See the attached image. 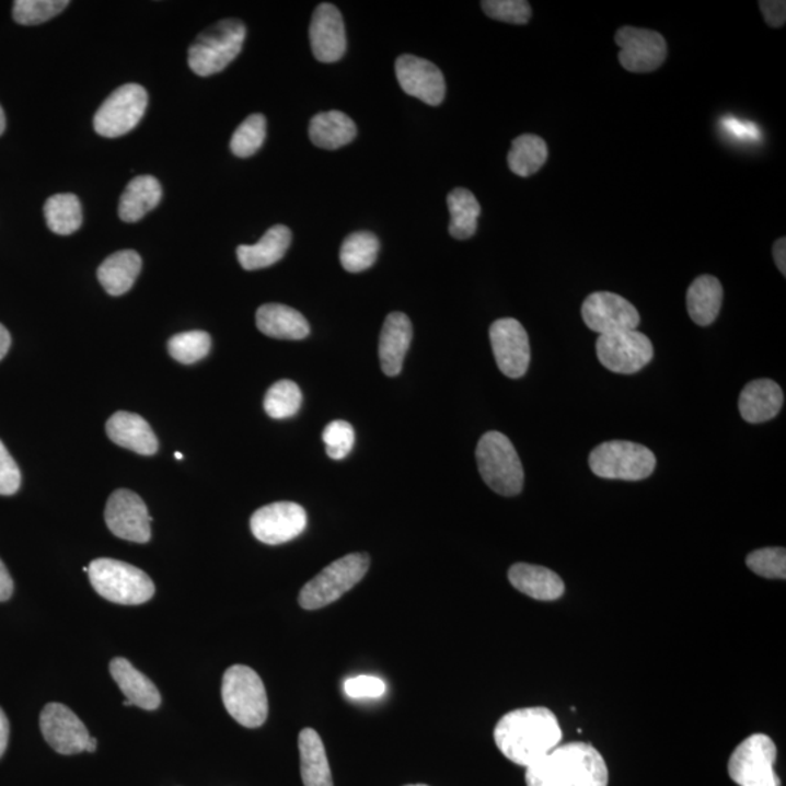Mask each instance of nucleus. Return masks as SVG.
<instances>
[{"mask_svg": "<svg viewBox=\"0 0 786 786\" xmlns=\"http://www.w3.org/2000/svg\"><path fill=\"white\" fill-rule=\"evenodd\" d=\"M494 740L509 761L529 767L558 748L563 730L551 709L536 706L505 715L494 730Z\"/></svg>", "mask_w": 786, "mask_h": 786, "instance_id": "1", "label": "nucleus"}, {"mask_svg": "<svg viewBox=\"0 0 786 786\" xmlns=\"http://www.w3.org/2000/svg\"><path fill=\"white\" fill-rule=\"evenodd\" d=\"M528 786H608L606 762L598 749L574 741L525 767Z\"/></svg>", "mask_w": 786, "mask_h": 786, "instance_id": "2", "label": "nucleus"}, {"mask_svg": "<svg viewBox=\"0 0 786 786\" xmlns=\"http://www.w3.org/2000/svg\"><path fill=\"white\" fill-rule=\"evenodd\" d=\"M476 462L484 483L494 493L505 497H515L522 493V461L509 437L500 431L485 432L476 446Z\"/></svg>", "mask_w": 786, "mask_h": 786, "instance_id": "3", "label": "nucleus"}, {"mask_svg": "<svg viewBox=\"0 0 786 786\" xmlns=\"http://www.w3.org/2000/svg\"><path fill=\"white\" fill-rule=\"evenodd\" d=\"M246 28L240 20H223L203 31L188 51L189 69L198 77L222 72L244 46Z\"/></svg>", "mask_w": 786, "mask_h": 786, "instance_id": "4", "label": "nucleus"}, {"mask_svg": "<svg viewBox=\"0 0 786 786\" xmlns=\"http://www.w3.org/2000/svg\"><path fill=\"white\" fill-rule=\"evenodd\" d=\"M88 576L96 593L113 603L137 606L149 602L154 594V585L148 574L123 560H92Z\"/></svg>", "mask_w": 786, "mask_h": 786, "instance_id": "5", "label": "nucleus"}, {"mask_svg": "<svg viewBox=\"0 0 786 786\" xmlns=\"http://www.w3.org/2000/svg\"><path fill=\"white\" fill-rule=\"evenodd\" d=\"M222 700L231 717L246 728L262 727L268 717L267 692L251 667L236 664L223 675Z\"/></svg>", "mask_w": 786, "mask_h": 786, "instance_id": "6", "label": "nucleus"}, {"mask_svg": "<svg viewBox=\"0 0 786 786\" xmlns=\"http://www.w3.org/2000/svg\"><path fill=\"white\" fill-rule=\"evenodd\" d=\"M369 567L368 554H350L334 560L300 590V606L307 611L328 606L359 585Z\"/></svg>", "mask_w": 786, "mask_h": 786, "instance_id": "7", "label": "nucleus"}, {"mask_svg": "<svg viewBox=\"0 0 786 786\" xmlns=\"http://www.w3.org/2000/svg\"><path fill=\"white\" fill-rule=\"evenodd\" d=\"M590 470L600 478L641 481L656 470L655 453L633 441L612 440L590 453Z\"/></svg>", "mask_w": 786, "mask_h": 786, "instance_id": "8", "label": "nucleus"}, {"mask_svg": "<svg viewBox=\"0 0 786 786\" xmlns=\"http://www.w3.org/2000/svg\"><path fill=\"white\" fill-rule=\"evenodd\" d=\"M776 754V744L770 736H750L732 752L728 774L739 786H781L774 770Z\"/></svg>", "mask_w": 786, "mask_h": 786, "instance_id": "9", "label": "nucleus"}, {"mask_svg": "<svg viewBox=\"0 0 786 786\" xmlns=\"http://www.w3.org/2000/svg\"><path fill=\"white\" fill-rule=\"evenodd\" d=\"M148 108V92L136 83L117 88L95 114L94 127L100 136L122 137L130 132Z\"/></svg>", "mask_w": 786, "mask_h": 786, "instance_id": "10", "label": "nucleus"}, {"mask_svg": "<svg viewBox=\"0 0 786 786\" xmlns=\"http://www.w3.org/2000/svg\"><path fill=\"white\" fill-rule=\"evenodd\" d=\"M39 728L48 745L57 753L70 756L82 752L94 753L99 741L91 737L85 724L68 706L48 704L39 715Z\"/></svg>", "mask_w": 786, "mask_h": 786, "instance_id": "11", "label": "nucleus"}, {"mask_svg": "<svg viewBox=\"0 0 786 786\" xmlns=\"http://www.w3.org/2000/svg\"><path fill=\"white\" fill-rule=\"evenodd\" d=\"M596 351L604 368L621 374L639 372L655 357L650 338L637 330L600 335Z\"/></svg>", "mask_w": 786, "mask_h": 786, "instance_id": "12", "label": "nucleus"}, {"mask_svg": "<svg viewBox=\"0 0 786 786\" xmlns=\"http://www.w3.org/2000/svg\"><path fill=\"white\" fill-rule=\"evenodd\" d=\"M582 321L600 335L637 330L641 316L629 300L611 291H596L581 307Z\"/></svg>", "mask_w": 786, "mask_h": 786, "instance_id": "13", "label": "nucleus"}, {"mask_svg": "<svg viewBox=\"0 0 786 786\" xmlns=\"http://www.w3.org/2000/svg\"><path fill=\"white\" fill-rule=\"evenodd\" d=\"M622 68L633 73L655 72L667 57V43L657 31L622 26L615 35Z\"/></svg>", "mask_w": 786, "mask_h": 786, "instance_id": "14", "label": "nucleus"}, {"mask_svg": "<svg viewBox=\"0 0 786 786\" xmlns=\"http://www.w3.org/2000/svg\"><path fill=\"white\" fill-rule=\"evenodd\" d=\"M308 516L302 506L280 501L262 507L251 518V530L265 545L293 541L307 529Z\"/></svg>", "mask_w": 786, "mask_h": 786, "instance_id": "15", "label": "nucleus"}, {"mask_svg": "<svg viewBox=\"0 0 786 786\" xmlns=\"http://www.w3.org/2000/svg\"><path fill=\"white\" fill-rule=\"evenodd\" d=\"M148 507L136 493L130 489H117L108 498L105 507V523L113 534L125 541L148 543L152 532Z\"/></svg>", "mask_w": 786, "mask_h": 786, "instance_id": "16", "label": "nucleus"}, {"mask_svg": "<svg viewBox=\"0 0 786 786\" xmlns=\"http://www.w3.org/2000/svg\"><path fill=\"white\" fill-rule=\"evenodd\" d=\"M489 339L498 369L507 378H523L530 365V344L524 326L513 317H502L489 328Z\"/></svg>", "mask_w": 786, "mask_h": 786, "instance_id": "17", "label": "nucleus"}, {"mask_svg": "<svg viewBox=\"0 0 786 786\" xmlns=\"http://www.w3.org/2000/svg\"><path fill=\"white\" fill-rule=\"evenodd\" d=\"M397 82L405 94L428 105H440L446 96L443 73L435 63L421 57L404 55L396 59Z\"/></svg>", "mask_w": 786, "mask_h": 786, "instance_id": "18", "label": "nucleus"}, {"mask_svg": "<svg viewBox=\"0 0 786 786\" xmlns=\"http://www.w3.org/2000/svg\"><path fill=\"white\" fill-rule=\"evenodd\" d=\"M309 37L316 60L322 63L342 60L347 50V37L339 9L333 3H321L313 12Z\"/></svg>", "mask_w": 786, "mask_h": 786, "instance_id": "19", "label": "nucleus"}, {"mask_svg": "<svg viewBox=\"0 0 786 786\" xmlns=\"http://www.w3.org/2000/svg\"><path fill=\"white\" fill-rule=\"evenodd\" d=\"M411 342H413V324L409 317L402 312L390 313L383 324L381 342H379V359L386 377L393 378L401 373Z\"/></svg>", "mask_w": 786, "mask_h": 786, "instance_id": "20", "label": "nucleus"}, {"mask_svg": "<svg viewBox=\"0 0 786 786\" xmlns=\"http://www.w3.org/2000/svg\"><path fill=\"white\" fill-rule=\"evenodd\" d=\"M107 435L113 443L145 456L158 452V437L140 415L118 411L107 421Z\"/></svg>", "mask_w": 786, "mask_h": 786, "instance_id": "21", "label": "nucleus"}, {"mask_svg": "<svg viewBox=\"0 0 786 786\" xmlns=\"http://www.w3.org/2000/svg\"><path fill=\"white\" fill-rule=\"evenodd\" d=\"M784 392L771 379L750 382L741 392L739 409L744 421L761 424L775 418L783 409Z\"/></svg>", "mask_w": 786, "mask_h": 786, "instance_id": "22", "label": "nucleus"}, {"mask_svg": "<svg viewBox=\"0 0 786 786\" xmlns=\"http://www.w3.org/2000/svg\"><path fill=\"white\" fill-rule=\"evenodd\" d=\"M509 580L520 593L541 602H554L565 591L563 578L541 565L515 564L509 569Z\"/></svg>", "mask_w": 786, "mask_h": 786, "instance_id": "23", "label": "nucleus"}, {"mask_svg": "<svg viewBox=\"0 0 786 786\" xmlns=\"http://www.w3.org/2000/svg\"><path fill=\"white\" fill-rule=\"evenodd\" d=\"M109 671L113 679L116 680L120 691L125 693L127 701L131 705L139 706L141 709L154 710L161 705V693L149 678L140 673L135 666L126 658H114L109 662Z\"/></svg>", "mask_w": 786, "mask_h": 786, "instance_id": "24", "label": "nucleus"}, {"mask_svg": "<svg viewBox=\"0 0 786 786\" xmlns=\"http://www.w3.org/2000/svg\"><path fill=\"white\" fill-rule=\"evenodd\" d=\"M257 326L264 335L277 339L298 342L311 334L307 317L296 309L280 303L263 304L257 311Z\"/></svg>", "mask_w": 786, "mask_h": 786, "instance_id": "25", "label": "nucleus"}, {"mask_svg": "<svg viewBox=\"0 0 786 786\" xmlns=\"http://www.w3.org/2000/svg\"><path fill=\"white\" fill-rule=\"evenodd\" d=\"M290 244V229L282 224H276L265 232L257 244L238 246V259H240L242 268L248 269V271L271 267L285 257Z\"/></svg>", "mask_w": 786, "mask_h": 786, "instance_id": "26", "label": "nucleus"}, {"mask_svg": "<svg viewBox=\"0 0 786 786\" xmlns=\"http://www.w3.org/2000/svg\"><path fill=\"white\" fill-rule=\"evenodd\" d=\"M724 290L718 278L700 276L689 287L686 307L689 316L700 326L714 324L721 311Z\"/></svg>", "mask_w": 786, "mask_h": 786, "instance_id": "27", "label": "nucleus"}, {"mask_svg": "<svg viewBox=\"0 0 786 786\" xmlns=\"http://www.w3.org/2000/svg\"><path fill=\"white\" fill-rule=\"evenodd\" d=\"M299 752L304 786H334L325 745L312 728L300 731Z\"/></svg>", "mask_w": 786, "mask_h": 786, "instance_id": "28", "label": "nucleus"}, {"mask_svg": "<svg viewBox=\"0 0 786 786\" xmlns=\"http://www.w3.org/2000/svg\"><path fill=\"white\" fill-rule=\"evenodd\" d=\"M357 127L347 114L326 112L316 114L309 125V139L317 148L335 150L356 139Z\"/></svg>", "mask_w": 786, "mask_h": 786, "instance_id": "29", "label": "nucleus"}, {"mask_svg": "<svg viewBox=\"0 0 786 786\" xmlns=\"http://www.w3.org/2000/svg\"><path fill=\"white\" fill-rule=\"evenodd\" d=\"M161 198L162 187L154 176H137L123 193L118 215L123 222H139L159 205Z\"/></svg>", "mask_w": 786, "mask_h": 786, "instance_id": "30", "label": "nucleus"}, {"mask_svg": "<svg viewBox=\"0 0 786 786\" xmlns=\"http://www.w3.org/2000/svg\"><path fill=\"white\" fill-rule=\"evenodd\" d=\"M141 271V258L136 251H118L109 255L99 268V280L112 296L127 293Z\"/></svg>", "mask_w": 786, "mask_h": 786, "instance_id": "31", "label": "nucleus"}, {"mask_svg": "<svg viewBox=\"0 0 786 786\" xmlns=\"http://www.w3.org/2000/svg\"><path fill=\"white\" fill-rule=\"evenodd\" d=\"M450 211L449 233L454 240L465 241L474 236L478 229L481 206L474 193L466 188H454L449 193Z\"/></svg>", "mask_w": 786, "mask_h": 786, "instance_id": "32", "label": "nucleus"}, {"mask_svg": "<svg viewBox=\"0 0 786 786\" xmlns=\"http://www.w3.org/2000/svg\"><path fill=\"white\" fill-rule=\"evenodd\" d=\"M48 229L57 235H72L82 227V206L74 194H56L44 205Z\"/></svg>", "mask_w": 786, "mask_h": 786, "instance_id": "33", "label": "nucleus"}, {"mask_svg": "<svg viewBox=\"0 0 786 786\" xmlns=\"http://www.w3.org/2000/svg\"><path fill=\"white\" fill-rule=\"evenodd\" d=\"M507 159H509V166L513 174L528 178L545 165L547 159L545 140L536 135L519 136L511 143Z\"/></svg>", "mask_w": 786, "mask_h": 786, "instance_id": "34", "label": "nucleus"}, {"mask_svg": "<svg viewBox=\"0 0 786 786\" xmlns=\"http://www.w3.org/2000/svg\"><path fill=\"white\" fill-rule=\"evenodd\" d=\"M381 242L372 232H355L346 238L339 251V259L348 273L366 271L377 263Z\"/></svg>", "mask_w": 786, "mask_h": 786, "instance_id": "35", "label": "nucleus"}, {"mask_svg": "<svg viewBox=\"0 0 786 786\" xmlns=\"http://www.w3.org/2000/svg\"><path fill=\"white\" fill-rule=\"evenodd\" d=\"M302 391L291 381H280L269 388L264 397V409L274 419L293 417L302 406Z\"/></svg>", "mask_w": 786, "mask_h": 786, "instance_id": "36", "label": "nucleus"}, {"mask_svg": "<svg viewBox=\"0 0 786 786\" xmlns=\"http://www.w3.org/2000/svg\"><path fill=\"white\" fill-rule=\"evenodd\" d=\"M211 348L210 335L205 331H188L176 334L167 343V351L183 365H194L205 359Z\"/></svg>", "mask_w": 786, "mask_h": 786, "instance_id": "37", "label": "nucleus"}, {"mask_svg": "<svg viewBox=\"0 0 786 786\" xmlns=\"http://www.w3.org/2000/svg\"><path fill=\"white\" fill-rule=\"evenodd\" d=\"M265 136H267V120L263 114H253L233 132L232 153L238 158L253 157L262 149Z\"/></svg>", "mask_w": 786, "mask_h": 786, "instance_id": "38", "label": "nucleus"}, {"mask_svg": "<svg viewBox=\"0 0 786 786\" xmlns=\"http://www.w3.org/2000/svg\"><path fill=\"white\" fill-rule=\"evenodd\" d=\"M68 7V0H18L13 3V20L21 25H38L59 15Z\"/></svg>", "mask_w": 786, "mask_h": 786, "instance_id": "39", "label": "nucleus"}, {"mask_svg": "<svg viewBox=\"0 0 786 786\" xmlns=\"http://www.w3.org/2000/svg\"><path fill=\"white\" fill-rule=\"evenodd\" d=\"M745 564L758 576L785 580L786 552L784 547H763L752 552L745 558Z\"/></svg>", "mask_w": 786, "mask_h": 786, "instance_id": "40", "label": "nucleus"}, {"mask_svg": "<svg viewBox=\"0 0 786 786\" xmlns=\"http://www.w3.org/2000/svg\"><path fill=\"white\" fill-rule=\"evenodd\" d=\"M322 440H324L328 456L334 461H343L355 448V428L350 423L337 419V421L330 423L325 427L324 432H322Z\"/></svg>", "mask_w": 786, "mask_h": 786, "instance_id": "41", "label": "nucleus"}, {"mask_svg": "<svg viewBox=\"0 0 786 786\" xmlns=\"http://www.w3.org/2000/svg\"><path fill=\"white\" fill-rule=\"evenodd\" d=\"M481 7L492 20L507 24L524 25L532 16V8L525 0H484Z\"/></svg>", "mask_w": 786, "mask_h": 786, "instance_id": "42", "label": "nucleus"}, {"mask_svg": "<svg viewBox=\"0 0 786 786\" xmlns=\"http://www.w3.org/2000/svg\"><path fill=\"white\" fill-rule=\"evenodd\" d=\"M344 692L351 700H378L385 695L386 683L374 675H356L346 680Z\"/></svg>", "mask_w": 786, "mask_h": 786, "instance_id": "43", "label": "nucleus"}, {"mask_svg": "<svg viewBox=\"0 0 786 786\" xmlns=\"http://www.w3.org/2000/svg\"><path fill=\"white\" fill-rule=\"evenodd\" d=\"M21 487V472L11 453L0 441V496H12Z\"/></svg>", "mask_w": 786, "mask_h": 786, "instance_id": "44", "label": "nucleus"}, {"mask_svg": "<svg viewBox=\"0 0 786 786\" xmlns=\"http://www.w3.org/2000/svg\"><path fill=\"white\" fill-rule=\"evenodd\" d=\"M767 25L772 28H781L786 21V3L784 0H762L759 2Z\"/></svg>", "mask_w": 786, "mask_h": 786, "instance_id": "45", "label": "nucleus"}, {"mask_svg": "<svg viewBox=\"0 0 786 786\" xmlns=\"http://www.w3.org/2000/svg\"><path fill=\"white\" fill-rule=\"evenodd\" d=\"M723 126L728 135L740 137L743 140H756L759 137V129L752 123L739 122L737 118H726Z\"/></svg>", "mask_w": 786, "mask_h": 786, "instance_id": "46", "label": "nucleus"}, {"mask_svg": "<svg viewBox=\"0 0 786 786\" xmlns=\"http://www.w3.org/2000/svg\"><path fill=\"white\" fill-rule=\"evenodd\" d=\"M13 593V580L8 568L0 560V602H7Z\"/></svg>", "mask_w": 786, "mask_h": 786, "instance_id": "47", "label": "nucleus"}, {"mask_svg": "<svg viewBox=\"0 0 786 786\" xmlns=\"http://www.w3.org/2000/svg\"><path fill=\"white\" fill-rule=\"evenodd\" d=\"M774 258L776 263V267H778L779 271L786 274V241L785 238H781V240L775 242L774 245Z\"/></svg>", "mask_w": 786, "mask_h": 786, "instance_id": "48", "label": "nucleus"}, {"mask_svg": "<svg viewBox=\"0 0 786 786\" xmlns=\"http://www.w3.org/2000/svg\"><path fill=\"white\" fill-rule=\"evenodd\" d=\"M8 740H9V721H8L7 715H4V713H3V709L0 708V758L3 756L4 752H7Z\"/></svg>", "mask_w": 786, "mask_h": 786, "instance_id": "49", "label": "nucleus"}, {"mask_svg": "<svg viewBox=\"0 0 786 786\" xmlns=\"http://www.w3.org/2000/svg\"><path fill=\"white\" fill-rule=\"evenodd\" d=\"M9 347H11V335H9L8 330L0 324V360L7 356Z\"/></svg>", "mask_w": 786, "mask_h": 786, "instance_id": "50", "label": "nucleus"}, {"mask_svg": "<svg viewBox=\"0 0 786 786\" xmlns=\"http://www.w3.org/2000/svg\"><path fill=\"white\" fill-rule=\"evenodd\" d=\"M4 129H7V117H4L3 108L0 107V136L3 135Z\"/></svg>", "mask_w": 786, "mask_h": 786, "instance_id": "51", "label": "nucleus"}, {"mask_svg": "<svg viewBox=\"0 0 786 786\" xmlns=\"http://www.w3.org/2000/svg\"><path fill=\"white\" fill-rule=\"evenodd\" d=\"M175 458H176V459H184V454H183V453H180V452H176V453H175Z\"/></svg>", "mask_w": 786, "mask_h": 786, "instance_id": "52", "label": "nucleus"}, {"mask_svg": "<svg viewBox=\"0 0 786 786\" xmlns=\"http://www.w3.org/2000/svg\"><path fill=\"white\" fill-rule=\"evenodd\" d=\"M130 705H131V702L126 700V701H125V706H130Z\"/></svg>", "mask_w": 786, "mask_h": 786, "instance_id": "53", "label": "nucleus"}, {"mask_svg": "<svg viewBox=\"0 0 786 786\" xmlns=\"http://www.w3.org/2000/svg\"><path fill=\"white\" fill-rule=\"evenodd\" d=\"M406 786H428V785H406Z\"/></svg>", "mask_w": 786, "mask_h": 786, "instance_id": "54", "label": "nucleus"}]
</instances>
